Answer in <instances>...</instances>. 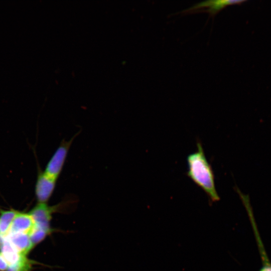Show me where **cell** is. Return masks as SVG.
<instances>
[{"label":"cell","instance_id":"52a82bcc","mask_svg":"<svg viewBox=\"0 0 271 271\" xmlns=\"http://www.w3.org/2000/svg\"><path fill=\"white\" fill-rule=\"evenodd\" d=\"M18 212L13 209L6 210L0 209V233L2 235L7 234Z\"/></svg>","mask_w":271,"mask_h":271},{"label":"cell","instance_id":"6da1fadb","mask_svg":"<svg viewBox=\"0 0 271 271\" xmlns=\"http://www.w3.org/2000/svg\"><path fill=\"white\" fill-rule=\"evenodd\" d=\"M197 150L187 157V175L206 194L212 203L220 200L216 190L215 176L209 163L200 142L197 143Z\"/></svg>","mask_w":271,"mask_h":271},{"label":"cell","instance_id":"30bf717a","mask_svg":"<svg viewBox=\"0 0 271 271\" xmlns=\"http://www.w3.org/2000/svg\"><path fill=\"white\" fill-rule=\"evenodd\" d=\"M8 267V261L0 252V271H7Z\"/></svg>","mask_w":271,"mask_h":271},{"label":"cell","instance_id":"8992f818","mask_svg":"<svg viewBox=\"0 0 271 271\" xmlns=\"http://www.w3.org/2000/svg\"><path fill=\"white\" fill-rule=\"evenodd\" d=\"M244 2V1H231V0H218V1H208L198 4L189 10H196L198 9L208 8L207 9L211 15L214 16L218 12L221 11L225 7L232 5L240 4Z\"/></svg>","mask_w":271,"mask_h":271},{"label":"cell","instance_id":"8fae6325","mask_svg":"<svg viewBox=\"0 0 271 271\" xmlns=\"http://www.w3.org/2000/svg\"><path fill=\"white\" fill-rule=\"evenodd\" d=\"M1 236H3V235H2L1 234V233H0V237H1Z\"/></svg>","mask_w":271,"mask_h":271},{"label":"cell","instance_id":"9c48e42d","mask_svg":"<svg viewBox=\"0 0 271 271\" xmlns=\"http://www.w3.org/2000/svg\"><path fill=\"white\" fill-rule=\"evenodd\" d=\"M33 261L24 256L17 263L9 265L7 271H31Z\"/></svg>","mask_w":271,"mask_h":271},{"label":"cell","instance_id":"ba28073f","mask_svg":"<svg viewBox=\"0 0 271 271\" xmlns=\"http://www.w3.org/2000/svg\"><path fill=\"white\" fill-rule=\"evenodd\" d=\"M52 232L42 229L34 225V228L30 233L29 236L34 247L43 241L46 237L51 234Z\"/></svg>","mask_w":271,"mask_h":271},{"label":"cell","instance_id":"7a4b0ae2","mask_svg":"<svg viewBox=\"0 0 271 271\" xmlns=\"http://www.w3.org/2000/svg\"><path fill=\"white\" fill-rule=\"evenodd\" d=\"M80 132L76 133L70 140L61 141L48 162L44 171L50 177L58 179L63 169L69 150L74 139Z\"/></svg>","mask_w":271,"mask_h":271},{"label":"cell","instance_id":"277c9868","mask_svg":"<svg viewBox=\"0 0 271 271\" xmlns=\"http://www.w3.org/2000/svg\"><path fill=\"white\" fill-rule=\"evenodd\" d=\"M21 254L26 256L34 246L29 235L21 232H8L4 236Z\"/></svg>","mask_w":271,"mask_h":271},{"label":"cell","instance_id":"5b68a950","mask_svg":"<svg viewBox=\"0 0 271 271\" xmlns=\"http://www.w3.org/2000/svg\"><path fill=\"white\" fill-rule=\"evenodd\" d=\"M35 225L29 213L18 212L8 232L30 234Z\"/></svg>","mask_w":271,"mask_h":271},{"label":"cell","instance_id":"3957f363","mask_svg":"<svg viewBox=\"0 0 271 271\" xmlns=\"http://www.w3.org/2000/svg\"><path fill=\"white\" fill-rule=\"evenodd\" d=\"M38 172L35 186V194L38 203H47L55 189L57 179L42 171L38 165Z\"/></svg>","mask_w":271,"mask_h":271}]
</instances>
